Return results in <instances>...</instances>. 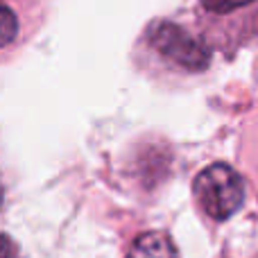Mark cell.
<instances>
[{
    "label": "cell",
    "mask_w": 258,
    "mask_h": 258,
    "mask_svg": "<svg viewBox=\"0 0 258 258\" xmlns=\"http://www.w3.org/2000/svg\"><path fill=\"white\" fill-rule=\"evenodd\" d=\"M143 41L161 61L183 73H202L211 63V48L206 41L192 36L172 21L150 23Z\"/></svg>",
    "instance_id": "obj_1"
},
{
    "label": "cell",
    "mask_w": 258,
    "mask_h": 258,
    "mask_svg": "<svg viewBox=\"0 0 258 258\" xmlns=\"http://www.w3.org/2000/svg\"><path fill=\"white\" fill-rule=\"evenodd\" d=\"M195 200L209 218L227 220L245 202V181L227 163H213L195 177Z\"/></svg>",
    "instance_id": "obj_2"
},
{
    "label": "cell",
    "mask_w": 258,
    "mask_h": 258,
    "mask_svg": "<svg viewBox=\"0 0 258 258\" xmlns=\"http://www.w3.org/2000/svg\"><path fill=\"white\" fill-rule=\"evenodd\" d=\"M127 258H181L170 236L163 231H145L132 242Z\"/></svg>",
    "instance_id": "obj_3"
},
{
    "label": "cell",
    "mask_w": 258,
    "mask_h": 258,
    "mask_svg": "<svg viewBox=\"0 0 258 258\" xmlns=\"http://www.w3.org/2000/svg\"><path fill=\"white\" fill-rule=\"evenodd\" d=\"M202 9L206 16H215V18H227L229 14L242 12L258 5V0H200Z\"/></svg>",
    "instance_id": "obj_4"
},
{
    "label": "cell",
    "mask_w": 258,
    "mask_h": 258,
    "mask_svg": "<svg viewBox=\"0 0 258 258\" xmlns=\"http://www.w3.org/2000/svg\"><path fill=\"white\" fill-rule=\"evenodd\" d=\"M18 34V18L12 12V7L0 0V48L9 45Z\"/></svg>",
    "instance_id": "obj_5"
},
{
    "label": "cell",
    "mask_w": 258,
    "mask_h": 258,
    "mask_svg": "<svg viewBox=\"0 0 258 258\" xmlns=\"http://www.w3.org/2000/svg\"><path fill=\"white\" fill-rule=\"evenodd\" d=\"M0 258H18V247L9 236H0Z\"/></svg>",
    "instance_id": "obj_6"
},
{
    "label": "cell",
    "mask_w": 258,
    "mask_h": 258,
    "mask_svg": "<svg viewBox=\"0 0 258 258\" xmlns=\"http://www.w3.org/2000/svg\"><path fill=\"white\" fill-rule=\"evenodd\" d=\"M0 204H3V186H0Z\"/></svg>",
    "instance_id": "obj_7"
}]
</instances>
